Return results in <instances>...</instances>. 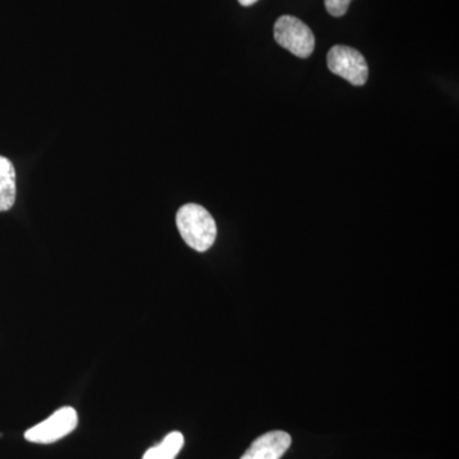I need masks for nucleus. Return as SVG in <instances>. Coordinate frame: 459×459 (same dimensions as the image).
Instances as JSON below:
<instances>
[{"label":"nucleus","instance_id":"1","mask_svg":"<svg viewBox=\"0 0 459 459\" xmlns=\"http://www.w3.org/2000/svg\"><path fill=\"white\" fill-rule=\"evenodd\" d=\"M177 226L186 246L199 253L207 252L216 241V221L202 205L184 204L178 211Z\"/></svg>","mask_w":459,"mask_h":459},{"label":"nucleus","instance_id":"2","mask_svg":"<svg viewBox=\"0 0 459 459\" xmlns=\"http://www.w3.org/2000/svg\"><path fill=\"white\" fill-rule=\"evenodd\" d=\"M274 40L294 56L307 59L316 48L312 30L294 16H282L274 23Z\"/></svg>","mask_w":459,"mask_h":459},{"label":"nucleus","instance_id":"3","mask_svg":"<svg viewBox=\"0 0 459 459\" xmlns=\"http://www.w3.org/2000/svg\"><path fill=\"white\" fill-rule=\"evenodd\" d=\"M327 63L332 74L340 75L353 86H364L369 77V66L360 51L336 45L328 51Z\"/></svg>","mask_w":459,"mask_h":459},{"label":"nucleus","instance_id":"4","mask_svg":"<svg viewBox=\"0 0 459 459\" xmlns=\"http://www.w3.org/2000/svg\"><path fill=\"white\" fill-rule=\"evenodd\" d=\"M78 413L74 407H62L25 433L26 440L36 444L56 443L75 430Z\"/></svg>","mask_w":459,"mask_h":459},{"label":"nucleus","instance_id":"5","mask_svg":"<svg viewBox=\"0 0 459 459\" xmlns=\"http://www.w3.org/2000/svg\"><path fill=\"white\" fill-rule=\"evenodd\" d=\"M291 443V437L286 431H270L256 437L240 459H281Z\"/></svg>","mask_w":459,"mask_h":459},{"label":"nucleus","instance_id":"6","mask_svg":"<svg viewBox=\"0 0 459 459\" xmlns=\"http://www.w3.org/2000/svg\"><path fill=\"white\" fill-rule=\"evenodd\" d=\"M16 170L7 157L0 156V212L11 210L16 202Z\"/></svg>","mask_w":459,"mask_h":459},{"label":"nucleus","instance_id":"7","mask_svg":"<svg viewBox=\"0 0 459 459\" xmlns=\"http://www.w3.org/2000/svg\"><path fill=\"white\" fill-rule=\"evenodd\" d=\"M184 446V437L179 431L166 435L159 446H152L144 453L142 459H175Z\"/></svg>","mask_w":459,"mask_h":459},{"label":"nucleus","instance_id":"8","mask_svg":"<svg viewBox=\"0 0 459 459\" xmlns=\"http://www.w3.org/2000/svg\"><path fill=\"white\" fill-rule=\"evenodd\" d=\"M352 0H325V9L331 16L342 17L349 11Z\"/></svg>","mask_w":459,"mask_h":459},{"label":"nucleus","instance_id":"9","mask_svg":"<svg viewBox=\"0 0 459 459\" xmlns=\"http://www.w3.org/2000/svg\"><path fill=\"white\" fill-rule=\"evenodd\" d=\"M238 2L244 7H250V5L255 4L258 0H238Z\"/></svg>","mask_w":459,"mask_h":459}]
</instances>
